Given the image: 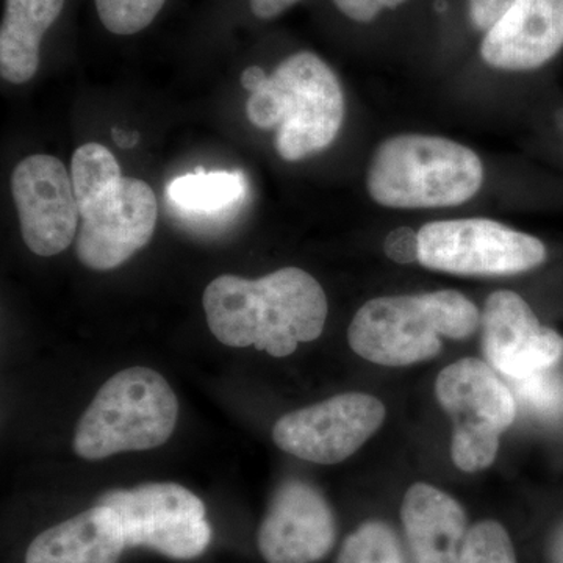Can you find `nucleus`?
Wrapping results in <instances>:
<instances>
[{
    "mask_svg": "<svg viewBox=\"0 0 563 563\" xmlns=\"http://www.w3.org/2000/svg\"><path fill=\"white\" fill-rule=\"evenodd\" d=\"M266 79H268V74H266L261 66H250V68L244 69L242 74L244 90L250 92L257 90Z\"/></svg>",
    "mask_w": 563,
    "mask_h": 563,
    "instance_id": "28",
    "label": "nucleus"
},
{
    "mask_svg": "<svg viewBox=\"0 0 563 563\" xmlns=\"http://www.w3.org/2000/svg\"><path fill=\"white\" fill-rule=\"evenodd\" d=\"M11 195L20 217L22 239L40 257L68 250L79 224L73 180L62 161L36 154L18 163Z\"/></svg>",
    "mask_w": 563,
    "mask_h": 563,
    "instance_id": "11",
    "label": "nucleus"
},
{
    "mask_svg": "<svg viewBox=\"0 0 563 563\" xmlns=\"http://www.w3.org/2000/svg\"><path fill=\"white\" fill-rule=\"evenodd\" d=\"M335 540V515L320 490L301 479L277 487L257 533L266 563L320 562Z\"/></svg>",
    "mask_w": 563,
    "mask_h": 563,
    "instance_id": "12",
    "label": "nucleus"
},
{
    "mask_svg": "<svg viewBox=\"0 0 563 563\" xmlns=\"http://www.w3.org/2000/svg\"><path fill=\"white\" fill-rule=\"evenodd\" d=\"M246 117L262 131H276L274 143L284 161L312 157L331 146L342 129V84L318 55L298 52L251 92Z\"/></svg>",
    "mask_w": 563,
    "mask_h": 563,
    "instance_id": "2",
    "label": "nucleus"
},
{
    "mask_svg": "<svg viewBox=\"0 0 563 563\" xmlns=\"http://www.w3.org/2000/svg\"><path fill=\"white\" fill-rule=\"evenodd\" d=\"M179 418L176 393L161 373L133 366L102 385L81 415L74 451L101 461L129 451H147L168 442Z\"/></svg>",
    "mask_w": 563,
    "mask_h": 563,
    "instance_id": "5",
    "label": "nucleus"
},
{
    "mask_svg": "<svg viewBox=\"0 0 563 563\" xmlns=\"http://www.w3.org/2000/svg\"><path fill=\"white\" fill-rule=\"evenodd\" d=\"M512 380L514 396L526 409L542 417H555L563 412V380L555 374L543 372L529 374Z\"/></svg>",
    "mask_w": 563,
    "mask_h": 563,
    "instance_id": "23",
    "label": "nucleus"
},
{
    "mask_svg": "<svg viewBox=\"0 0 563 563\" xmlns=\"http://www.w3.org/2000/svg\"><path fill=\"white\" fill-rule=\"evenodd\" d=\"M299 0H251V10L261 20H273Z\"/></svg>",
    "mask_w": 563,
    "mask_h": 563,
    "instance_id": "27",
    "label": "nucleus"
},
{
    "mask_svg": "<svg viewBox=\"0 0 563 563\" xmlns=\"http://www.w3.org/2000/svg\"><path fill=\"white\" fill-rule=\"evenodd\" d=\"M157 218V198L150 185L122 177L81 214L77 257L96 272L118 268L151 242Z\"/></svg>",
    "mask_w": 563,
    "mask_h": 563,
    "instance_id": "10",
    "label": "nucleus"
},
{
    "mask_svg": "<svg viewBox=\"0 0 563 563\" xmlns=\"http://www.w3.org/2000/svg\"><path fill=\"white\" fill-rule=\"evenodd\" d=\"M479 324L477 307L455 290L384 296L354 314L347 342L365 361L409 366L439 355L443 336L463 340Z\"/></svg>",
    "mask_w": 563,
    "mask_h": 563,
    "instance_id": "3",
    "label": "nucleus"
},
{
    "mask_svg": "<svg viewBox=\"0 0 563 563\" xmlns=\"http://www.w3.org/2000/svg\"><path fill=\"white\" fill-rule=\"evenodd\" d=\"M166 0H95L103 27L114 35H135L161 13Z\"/></svg>",
    "mask_w": 563,
    "mask_h": 563,
    "instance_id": "22",
    "label": "nucleus"
},
{
    "mask_svg": "<svg viewBox=\"0 0 563 563\" xmlns=\"http://www.w3.org/2000/svg\"><path fill=\"white\" fill-rule=\"evenodd\" d=\"M111 135H113L114 143L118 146L122 147V150H131V147L136 146V143L140 141V133H129L124 131H120V129H111Z\"/></svg>",
    "mask_w": 563,
    "mask_h": 563,
    "instance_id": "30",
    "label": "nucleus"
},
{
    "mask_svg": "<svg viewBox=\"0 0 563 563\" xmlns=\"http://www.w3.org/2000/svg\"><path fill=\"white\" fill-rule=\"evenodd\" d=\"M385 406L366 393H343L306 409L284 415L273 440L301 461L335 465L350 459L379 431Z\"/></svg>",
    "mask_w": 563,
    "mask_h": 563,
    "instance_id": "9",
    "label": "nucleus"
},
{
    "mask_svg": "<svg viewBox=\"0 0 563 563\" xmlns=\"http://www.w3.org/2000/svg\"><path fill=\"white\" fill-rule=\"evenodd\" d=\"M550 562L563 563V525L559 526L551 537Z\"/></svg>",
    "mask_w": 563,
    "mask_h": 563,
    "instance_id": "29",
    "label": "nucleus"
},
{
    "mask_svg": "<svg viewBox=\"0 0 563 563\" xmlns=\"http://www.w3.org/2000/svg\"><path fill=\"white\" fill-rule=\"evenodd\" d=\"M121 179V168L117 158L102 144H84L74 152L73 162H70V180H73L80 217L87 213L111 188L117 187Z\"/></svg>",
    "mask_w": 563,
    "mask_h": 563,
    "instance_id": "19",
    "label": "nucleus"
},
{
    "mask_svg": "<svg viewBox=\"0 0 563 563\" xmlns=\"http://www.w3.org/2000/svg\"><path fill=\"white\" fill-rule=\"evenodd\" d=\"M401 521L415 563H459L468 520L453 496L413 484L404 495Z\"/></svg>",
    "mask_w": 563,
    "mask_h": 563,
    "instance_id": "15",
    "label": "nucleus"
},
{
    "mask_svg": "<svg viewBox=\"0 0 563 563\" xmlns=\"http://www.w3.org/2000/svg\"><path fill=\"white\" fill-rule=\"evenodd\" d=\"M483 347L493 369L521 379L550 369L563 355V336L542 325L529 303L514 291L492 292L485 302Z\"/></svg>",
    "mask_w": 563,
    "mask_h": 563,
    "instance_id": "13",
    "label": "nucleus"
},
{
    "mask_svg": "<svg viewBox=\"0 0 563 563\" xmlns=\"http://www.w3.org/2000/svg\"><path fill=\"white\" fill-rule=\"evenodd\" d=\"M65 0H7L0 29V74L10 84L33 79L40 66L41 40L60 16Z\"/></svg>",
    "mask_w": 563,
    "mask_h": 563,
    "instance_id": "17",
    "label": "nucleus"
},
{
    "mask_svg": "<svg viewBox=\"0 0 563 563\" xmlns=\"http://www.w3.org/2000/svg\"><path fill=\"white\" fill-rule=\"evenodd\" d=\"M384 252L390 261L410 265L420 263V236L413 229L402 225L393 229L384 240Z\"/></svg>",
    "mask_w": 563,
    "mask_h": 563,
    "instance_id": "24",
    "label": "nucleus"
},
{
    "mask_svg": "<svg viewBox=\"0 0 563 563\" xmlns=\"http://www.w3.org/2000/svg\"><path fill=\"white\" fill-rule=\"evenodd\" d=\"M484 184L476 152L442 136L406 133L385 140L369 163L366 188L388 209L461 206Z\"/></svg>",
    "mask_w": 563,
    "mask_h": 563,
    "instance_id": "4",
    "label": "nucleus"
},
{
    "mask_svg": "<svg viewBox=\"0 0 563 563\" xmlns=\"http://www.w3.org/2000/svg\"><path fill=\"white\" fill-rule=\"evenodd\" d=\"M459 563H517V555L504 526L485 520L468 529Z\"/></svg>",
    "mask_w": 563,
    "mask_h": 563,
    "instance_id": "21",
    "label": "nucleus"
},
{
    "mask_svg": "<svg viewBox=\"0 0 563 563\" xmlns=\"http://www.w3.org/2000/svg\"><path fill=\"white\" fill-rule=\"evenodd\" d=\"M407 0H333L344 16L357 22H372L384 9H395Z\"/></svg>",
    "mask_w": 563,
    "mask_h": 563,
    "instance_id": "26",
    "label": "nucleus"
},
{
    "mask_svg": "<svg viewBox=\"0 0 563 563\" xmlns=\"http://www.w3.org/2000/svg\"><path fill=\"white\" fill-rule=\"evenodd\" d=\"M202 302L218 342L254 346L277 358L317 340L329 312L320 282L295 266L257 280L224 274L207 285Z\"/></svg>",
    "mask_w": 563,
    "mask_h": 563,
    "instance_id": "1",
    "label": "nucleus"
},
{
    "mask_svg": "<svg viewBox=\"0 0 563 563\" xmlns=\"http://www.w3.org/2000/svg\"><path fill=\"white\" fill-rule=\"evenodd\" d=\"M125 548L117 514L98 504L41 532L29 547L25 563H120Z\"/></svg>",
    "mask_w": 563,
    "mask_h": 563,
    "instance_id": "16",
    "label": "nucleus"
},
{
    "mask_svg": "<svg viewBox=\"0 0 563 563\" xmlns=\"http://www.w3.org/2000/svg\"><path fill=\"white\" fill-rule=\"evenodd\" d=\"M562 47L563 0H517L485 35L481 55L492 68L532 70Z\"/></svg>",
    "mask_w": 563,
    "mask_h": 563,
    "instance_id": "14",
    "label": "nucleus"
},
{
    "mask_svg": "<svg viewBox=\"0 0 563 563\" xmlns=\"http://www.w3.org/2000/svg\"><path fill=\"white\" fill-rule=\"evenodd\" d=\"M435 395L454 422L451 455L465 473L483 472L495 462L499 437L517 417L512 390L479 358L451 363L437 377Z\"/></svg>",
    "mask_w": 563,
    "mask_h": 563,
    "instance_id": "6",
    "label": "nucleus"
},
{
    "mask_svg": "<svg viewBox=\"0 0 563 563\" xmlns=\"http://www.w3.org/2000/svg\"><path fill=\"white\" fill-rule=\"evenodd\" d=\"M250 184L242 172L185 174L169 181L166 201L185 220L218 222L229 220L243 206Z\"/></svg>",
    "mask_w": 563,
    "mask_h": 563,
    "instance_id": "18",
    "label": "nucleus"
},
{
    "mask_svg": "<svg viewBox=\"0 0 563 563\" xmlns=\"http://www.w3.org/2000/svg\"><path fill=\"white\" fill-rule=\"evenodd\" d=\"M120 520L128 548H147L174 561L206 553L211 540L206 506L184 485L144 484L99 498Z\"/></svg>",
    "mask_w": 563,
    "mask_h": 563,
    "instance_id": "7",
    "label": "nucleus"
},
{
    "mask_svg": "<svg viewBox=\"0 0 563 563\" xmlns=\"http://www.w3.org/2000/svg\"><path fill=\"white\" fill-rule=\"evenodd\" d=\"M420 263L457 276H510L547 261L536 236L485 218L429 222L421 231Z\"/></svg>",
    "mask_w": 563,
    "mask_h": 563,
    "instance_id": "8",
    "label": "nucleus"
},
{
    "mask_svg": "<svg viewBox=\"0 0 563 563\" xmlns=\"http://www.w3.org/2000/svg\"><path fill=\"white\" fill-rule=\"evenodd\" d=\"M517 0H468L474 27L488 32L512 9Z\"/></svg>",
    "mask_w": 563,
    "mask_h": 563,
    "instance_id": "25",
    "label": "nucleus"
},
{
    "mask_svg": "<svg viewBox=\"0 0 563 563\" xmlns=\"http://www.w3.org/2000/svg\"><path fill=\"white\" fill-rule=\"evenodd\" d=\"M336 563H406V559L390 526L368 521L344 540Z\"/></svg>",
    "mask_w": 563,
    "mask_h": 563,
    "instance_id": "20",
    "label": "nucleus"
}]
</instances>
